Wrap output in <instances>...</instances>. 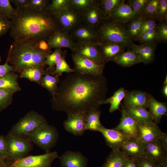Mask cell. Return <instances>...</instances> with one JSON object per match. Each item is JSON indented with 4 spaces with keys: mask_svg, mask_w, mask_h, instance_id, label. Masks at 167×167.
<instances>
[{
    "mask_svg": "<svg viewBox=\"0 0 167 167\" xmlns=\"http://www.w3.org/2000/svg\"><path fill=\"white\" fill-rule=\"evenodd\" d=\"M17 11V9L13 7L9 0H0V15L8 19H11Z\"/></svg>",
    "mask_w": 167,
    "mask_h": 167,
    "instance_id": "obj_39",
    "label": "cell"
},
{
    "mask_svg": "<svg viewBox=\"0 0 167 167\" xmlns=\"http://www.w3.org/2000/svg\"><path fill=\"white\" fill-rule=\"evenodd\" d=\"M121 112L120 122L114 128L122 132L130 138L136 139L137 122L122 109Z\"/></svg>",
    "mask_w": 167,
    "mask_h": 167,
    "instance_id": "obj_20",
    "label": "cell"
},
{
    "mask_svg": "<svg viewBox=\"0 0 167 167\" xmlns=\"http://www.w3.org/2000/svg\"><path fill=\"white\" fill-rule=\"evenodd\" d=\"M99 48L105 63L110 61L125 51L123 45L112 42H103L98 43Z\"/></svg>",
    "mask_w": 167,
    "mask_h": 167,
    "instance_id": "obj_18",
    "label": "cell"
},
{
    "mask_svg": "<svg viewBox=\"0 0 167 167\" xmlns=\"http://www.w3.org/2000/svg\"><path fill=\"white\" fill-rule=\"evenodd\" d=\"M53 13L62 30L67 33L82 22L81 12L71 6L64 10Z\"/></svg>",
    "mask_w": 167,
    "mask_h": 167,
    "instance_id": "obj_12",
    "label": "cell"
},
{
    "mask_svg": "<svg viewBox=\"0 0 167 167\" xmlns=\"http://www.w3.org/2000/svg\"><path fill=\"white\" fill-rule=\"evenodd\" d=\"M37 46L40 50L42 51H48L51 50L47 42L44 40H41L39 41Z\"/></svg>",
    "mask_w": 167,
    "mask_h": 167,
    "instance_id": "obj_55",
    "label": "cell"
},
{
    "mask_svg": "<svg viewBox=\"0 0 167 167\" xmlns=\"http://www.w3.org/2000/svg\"><path fill=\"white\" fill-rule=\"evenodd\" d=\"M64 53L61 48H57L55 49L53 52L47 56L45 61L44 65L48 66L49 67L47 70L49 73H51L54 71V66L60 60Z\"/></svg>",
    "mask_w": 167,
    "mask_h": 167,
    "instance_id": "obj_36",
    "label": "cell"
},
{
    "mask_svg": "<svg viewBox=\"0 0 167 167\" xmlns=\"http://www.w3.org/2000/svg\"><path fill=\"white\" fill-rule=\"evenodd\" d=\"M70 6L69 0H52L51 3H48L46 9L56 13L64 10Z\"/></svg>",
    "mask_w": 167,
    "mask_h": 167,
    "instance_id": "obj_42",
    "label": "cell"
},
{
    "mask_svg": "<svg viewBox=\"0 0 167 167\" xmlns=\"http://www.w3.org/2000/svg\"><path fill=\"white\" fill-rule=\"evenodd\" d=\"M58 157L56 152L38 155L27 156L11 162L6 163L7 167H51Z\"/></svg>",
    "mask_w": 167,
    "mask_h": 167,
    "instance_id": "obj_8",
    "label": "cell"
},
{
    "mask_svg": "<svg viewBox=\"0 0 167 167\" xmlns=\"http://www.w3.org/2000/svg\"><path fill=\"white\" fill-rule=\"evenodd\" d=\"M122 167H137L135 160L129 157L124 162Z\"/></svg>",
    "mask_w": 167,
    "mask_h": 167,
    "instance_id": "obj_56",
    "label": "cell"
},
{
    "mask_svg": "<svg viewBox=\"0 0 167 167\" xmlns=\"http://www.w3.org/2000/svg\"><path fill=\"white\" fill-rule=\"evenodd\" d=\"M0 167H7L6 162V163L5 164L3 165H2Z\"/></svg>",
    "mask_w": 167,
    "mask_h": 167,
    "instance_id": "obj_62",
    "label": "cell"
},
{
    "mask_svg": "<svg viewBox=\"0 0 167 167\" xmlns=\"http://www.w3.org/2000/svg\"><path fill=\"white\" fill-rule=\"evenodd\" d=\"M157 36L158 42H166L167 41V21H161L157 26Z\"/></svg>",
    "mask_w": 167,
    "mask_h": 167,
    "instance_id": "obj_48",
    "label": "cell"
},
{
    "mask_svg": "<svg viewBox=\"0 0 167 167\" xmlns=\"http://www.w3.org/2000/svg\"><path fill=\"white\" fill-rule=\"evenodd\" d=\"M159 167H167V161L158 165Z\"/></svg>",
    "mask_w": 167,
    "mask_h": 167,
    "instance_id": "obj_59",
    "label": "cell"
},
{
    "mask_svg": "<svg viewBox=\"0 0 167 167\" xmlns=\"http://www.w3.org/2000/svg\"><path fill=\"white\" fill-rule=\"evenodd\" d=\"M157 26L156 19L146 18L143 22L135 41H137L141 36L147 31L155 28Z\"/></svg>",
    "mask_w": 167,
    "mask_h": 167,
    "instance_id": "obj_46",
    "label": "cell"
},
{
    "mask_svg": "<svg viewBox=\"0 0 167 167\" xmlns=\"http://www.w3.org/2000/svg\"><path fill=\"white\" fill-rule=\"evenodd\" d=\"M14 92L3 89H0V112L6 109L12 102Z\"/></svg>",
    "mask_w": 167,
    "mask_h": 167,
    "instance_id": "obj_41",
    "label": "cell"
},
{
    "mask_svg": "<svg viewBox=\"0 0 167 167\" xmlns=\"http://www.w3.org/2000/svg\"><path fill=\"white\" fill-rule=\"evenodd\" d=\"M157 19L160 21H167V0H160Z\"/></svg>",
    "mask_w": 167,
    "mask_h": 167,
    "instance_id": "obj_49",
    "label": "cell"
},
{
    "mask_svg": "<svg viewBox=\"0 0 167 167\" xmlns=\"http://www.w3.org/2000/svg\"><path fill=\"white\" fill-rule=\"evenodd\" d=\"M38 42L30 40L14 41L7 59L13 71L20 72L26 69L45 66L46 57L52 51L40 50L37 46Z\"/></svg>",
    "mask_w": 167,
    "mask_h": 167,
    "instance_id": "obj_3",
    "label": "cell"
},
{
    "mask_svg": "<svg viewBox=\"0 0 167 167\" xmlns=\"http://www.w3.org/2000/svg\"><path fill=\"white\" fill-rule=\"evenodd\" d=\"M72 58L75 72L83 75L98 76L103 75L105 65L97 64L91 60L73 53Z\"/></svg>",
    "mask_w": 167,
    "mask_h": 167,
    "instance_id": "obj_10",
    "label": "cell"
},
{
    "mask_svg": "<svg viewBox=\"0 0 167 167\" xmlns=\"http://www.w3.org/2000/svg\"><path fill=\"white\" fill-rule=\"evenodd\" d=\"M126 92L123 88H120L114 93L112 96L103 101L101 105L109 104V111L111 113L119 109L121 102L125 97Z\"/></svg>",
    "mask_w": 167,
    "mask_h": 167,
    "instance_id": "obj_32",
    "label": "cell"
},
{
    "mask_svg": "<svg viewBox=\"0 0 167 167\" xmlns=\"http://www.w3.org/2000/svg\"><path fill=\"white\" fill-rule=\"evenodd\" d=\"M157 43L142 44L137 45L133 43L130 48L139 56L140 62L147 64L154 60Z\"/></svg>",
    "mask_w": 167,
    "mask_h": 167,
    "instance_id": "obj_23",
    "label": "cell"
},
{
    "mask_svg": "<svg viewBox=\"0 0 167 167\" xmlns=\"http://www.w3.org/2000/svg\"><path fill=\"white\" fill-rule=\"evenodd\" d=\"M86 112L67 114V118L63 123L66 131L75 136H82L86 130L85 117Z\"/></svg>",
    "mask_w": 167,
    "mask_h": 167,
    "instance_id": "obj_14",
    "label": "cell"
},
{
    "mask_svg": "<svg viewBox=\"0 0 167 167\" xmlns=\"http://www.w3.org/2000/svg\"><path fill=\"white\" fill-rule=\"evenodd\" d=\"M8 156L6 141L5 136L0 135V157L6 159Z\"/></svg>",
    "mask_w": 167,
    "mask_h": 167,
    "instance_id": "obj_51",
    "label": "cell"
},
{
    "mask_svg": "<svg viewBox=\"0 0 167 167\" xmlns=\"http://www.w3.org/2000/svg\"><path fill=\"white\" fill-rule=\"evenodd\" d=\"M124 0H98V4L106 17H109L110 13L116 9Z\"/></svg>",
    "mask_w": 167,
    "mask_h": 167,
    "instance_id": "obj_38",
    "label": "cell"
},
{
    "mask_svg": "<svg viewBox=\"0 0 167 167\" xmlns=\"http://www.w3.org/2000/svg\"><path fill=\"white\" fill-rule=\"evenodd\" d=\"M162 93L165 96L167 97V84H164L162 89Z\"/></svg>",
    "mask_w": 167,
    "mask_h": 167,
    "instance_id": "obj_58",
    "label": "cell"
},
{
    "mask_svg": "<svg viewBox=\"0 0 167 167\" xmlns=\"http://www.w3.org/2000/svg\"><path fill=\"white\" fill-rule=\"evenodd\" d=\"M113 61L124 67L131 66L141 62L138 55L130 49L123 52L114 59Z\"/></svg>",
    "mask_w": 167,
    "mask_h": 167,
    "instance_id": "obj_29",
    "label": "cell"
},
{
    "mask_svg": "<svg viewBox=\"0 0 167 167\" xmlns=\"http://www.w3.org/2000/svg\"><path fill=\"white\" fill-rule=\"evenodd\" d=\"M98 43H76L75 49L73 53L86 58L97 64L105 65V63L99 48Z\"/></svg>",
    "mask_w": 167,
    "mask_h": 167,
    "instance_id": "obj_13",
    "label": "cell"
},
{
    "mask_svg": "<svg viewBox=\"0 0 167 167\" xmlns=\"http://www.w3.org/2000/svg\"><path fill=\"white\" fill-rule=\"evenodd\" d=\"M59 76L58 75H55L54 76L51 75L47 70L44 71L42 77L41 84L46 89L52 96L57 91L58 87V84L59 80Z\"/></svg>",
    "mask_w": 167,
    "mask_h": 167,
    "instance_id": "obj_33",
    "label": "cell"
},
{
    "mask_svg": "<svg viewBox=\"0 0 167 167\" xmlns=\"http://www.w3.org/2000/svg\"><path fill=\"white\" fill-rule=\"evenodd\" d=\"M144 155L151 158L158 165L167 161V152L158 139L143 145Z\"/></svg>",
    "mask_w": 167,
    "mask_h": 167,
    "instance_id": "obj_22",
    "label": "cell"
},
{
    "mask_svg": "<svg viewBox=\"0 0 167 167\" xmlns=\"http://www.w3.org/2000/svg\"><path fill=\"white\" fill-rule=\"evenodd\" d=\"M47 122L43 116L31 111L13 125L9 133L15 135L25 137L43 124Z\"/></svg>",
    "mask_w": 167,
    "mask_h": 167,
    "instance_id": "obj_7",
    "label": "cell"
},
{
    "mask_svg": "<svg viewBox=\"0 0 167 167\" xmlns=\"http://www.w3.org/2000/svg\"><path fill=\"white\" fill-rule=\"evenodd\" d=\"M104 137L106 144L112 149H120L129 138L122 132L114 128L109 129L103 125L99 129Z\"/></svg>",
    "mask_w": 167,
    "mask_h": 167,
    "instance_id": "obj_15",
    "label": "cell"
},
{
    "mask_svg": "<svg viewBox=\"0 0 167 167\" xmlns=\"http://www.w3.org/2000/svg\"><path fill=\"white\" fill-rule=\"evenodd\" d=\"M1 61V57H0V62Z\"/></svg>",
    "mask_w": 167,
    "mask_h": 167,
    "instance_id": "obj_63",
    "label": "cell"
},
{
    "mask_svg": "<svg viewBox=\"0 0 167 167\" xmlns=\"http://www.w3.org/2000/svg\"><path fill=\"white\" fill-rule=\"evenodd\" d=\"M96 0H69L70 6L82 12L93 6Z\"/></svg>",
    "mask_w": 167,
    "mask_h": 167,
    "instance_id": "obj_43",
    "label": "cell"
},
{
    "mask_svg": "<svg viewBox=\"0 0 167 167\" xmlns=\"http://www.w3.org/2000/svg\"><path fill=\"white\" fill-rule=\"evenodd\" d=\"M10 2L13 3L16 7L17 9L27 7L28 0H11Z\"/></svg>",
    "mask_w": 167,
    "mask_h": 167,
    "instance_id": "obj_54",
    "label": "cell"
},
{
    "mask_svg": "<svg viewBox=\"0 0 167 167\" xmlns=\"http://www.w3.org/2000/svg\"><path fill=\"white\" fill-rule=\"evenodd\" d=\"M136 140L143 145L158 139L164 134L158 124L153 122H137Z\"/></svg>",
    "mask_w": 167,
    "mask_h": 167,
    "instance_id": "obj_11",
    "label": "cell"
},
{
    "mask_svg": "<svg viewBox=\"0 0 167 167\" xmlns=\"http://www.w3.org/2000/svg\"><path fill=\"white\" fill-rule=\"evenodd\" d=\"M165 151L167 152V133H164L163 136L158 139Z\"/></svg>",
    "mask_w": 167,
    "mask_h": 167,
    "instance_id": "obj_57",
    "label": "cell"
},
{
    "mask_svg": "<svg viewBox=\"0 0 167 167\" xmlns=\"http://www.w3.org/2000/svg\"><path fill=\"white\" fill-rule=\"evenodd\" d=\"M82 22L95 28L106 17L98 0L92 6L81 12Z\"/></svg>",
    "mask_w": 167,
    "mask_h": 167,
    "instance_id": "obj_21",
    "label": "cell"
},
{
    "mask_svg": "<svg viewBox=\"0 0 167 167\" xmlns=\"http://www.w3.org/2000/svg\"><path fill=\"white\" fill-rule=\"evenodd\" d=\"M17 74L13 71L0 77V89L9 90L14 93L21 90L17 81Z\"/></svg>",
    "mask_w": 167,
    "mask_h": 167,
    "instance_id": "obj_30",
    "label": "cell"
},
{
    "mask_svg": "<svg viewBox=\"0 0 167 167\" xmlns=\"http://www.w3.org/2000/svg\"><path fill=\"white\" fill-rule=\"evenodd\" d=\"M95 29L99 42H114L129 48L134 43L127 33L126 24L118 22L110 17L104 19Z\"/></svg>",
    "mask_w": 167,
    "mask_h": 167,
    "instance_id": "obj_4",
    "label": "cell"
},
{
    "mask_svg": "<svg viewBox=\"0 0 167 167\" xmlns=\"http://www.w3.org/2000/svg\"><path fill=\"white\" fill-rule=\"evenodd\" d=\"M149 112L154 122L158 124L163 116L167 112V106L166 103L159 101L154 97L149 95L148 107Z\"/></svg>",
    "mask_w": 167,
    "mask_h": 167,
    "instance_id": "obj_26",
    "label": "cell"
},
{
    "mask_svg": "<svg viewBox=\"0 0 167 167\" xmlns=\"http://www.w3.org/2000/svg\"><path fill=\"white\" fill-rule=\"evenodd\" d=\"M137 41L143 44L157 43L156 42H158L157 38L150 36L146 33H144L142 35Z\"/></svg>",
    "mask_w": 167,
    "mask_h": 167,
    "instance_id": "obj_52",
    "label": "cell"
},
{
    "mask_svg": "<svg viewBox=\"0 0 167 167\" xmlns=\"http://www.w3.org/2000/svg\"><path fill=\"white\" fill-rule=\"evenodd\" d=\"M76 43H98L99 39L95 28L81 22L67 33Z\"/></svg>",
    "mask_w": 167,
    "mask_h": 167,
    "instance_id": "obj_9",
    "label": "cell"
},
{
    "mask_svg": "<svg viewBox=\"0 0 167 167\" xmlns=\"http://www.w3.org/2000/svg\"><path fill=\"white\" fill-rule=\"evenodd\" d=\"M65 56V53H64L61 59L56 65V68L54 71L50 74L52 75H58L61 76L64 72L73 73L75 72V70L71 68L66 62Z\"/></svg>",
    "mask_w": 167,
    "mask_h": 167,
    "instance_id": "obj_40",
    "label": "cell"
},
{
    "mask_svg": "<svg viewBox=\"0 0 167 167\" xmlns=\"http://www.w3.org/2000/svg\"><path fill=\"white\" fill-rule=\"evenodd\" d=\"M5 163V160L0 157V167Z\"/></svg>",
    "mask_w": 167,
    "mask_h": 167,
    "instance_id": "obj_60",
    "label": "cell"
},
{
    "mask_svg": "<svg viewBox=\"0 0 167 167\" xmlns=\"http://www.w3.org/2000/svg\"><path fill=\"white\" fill-rule=\"evenodd\" d=\"M58 158L61 167H87V158L79 151H66Z\"/></svg>",
    "mask_w": 167,
    "mask_h": 167,
    "instance_id": "obj_16",
    "label": "cell"
},
{
    "mask_svg": "<svg viewBox=\"0 0 167 167\" xmlns=\"http://www.w3.org/2000/svg\"><path fill=\"white\" fill-rule=\"evenodd\" d=\"M59 133L54 126L47 122L43 124L25 137L32 143H34L45 153L56 145L59 138Z\"/></svg>",
    "mask_w": 167,
    "mask_h": 167,
    "instance_id": "obj_5",
    "label": "cell"
},
{
    "mask_svg": "<svg viewBox=\"0 0 167 167\" xmlns=\"http://www.w3.org/2000/svg\"><path fill=\"white\" fill-rule=\"evenodd\" d=\"M139 15L124 0L119 6L110 13L109 16L118 22L126 24Z\"/></svg>",
    "mask_w": 167,
    "mask_h": 167,
    "instance_id": "obj_24",
    "label": "cell"
},
{
    "mask_svg": "<svg viewBox=\"0 0 167 167\" xmlns=\"http://www.w3.org/2000/svg\"><path fill=\"white\" fill-rule=\"evenodd\" d=\"M167 76H166L165 78V81H164V84H167Z\"/></svg>",
    "mask_w": 167,
    "mask_h": 167,
    "instance_id": "obj_61",
    "label": "cell"
},
{
    "mask_svg": "<svg viewBox=\"0 0 167 167\" xmlns=\"http://www.w3.org/2000/svg\"><path fill=\"white\" fill-rule=\"evenodd\" d=\"M137 167H159L151 157L142 155L135 159Z\"/></svg>",
    "mask_w": 167,
    "mask_h": 167,
    "instance_id": "obj_45",
    "label": "cell"
},
{
    "mask_svg": "<svg viewBox=\"0 0 167 167\" xmlns=\"http://www.w3.org/2000/svg\"><path fill=\"white\" fill-rule=\"evenodd\" d=\"M149 95L146 92L141 90L126 91L123 105L141 107L146 109L148 107Z\"/></svg>",
    "mask_w": 167,
    "mask_h": 167,
    "instance_id": "obj_19",
    "label": "cell"
},
{
    "mask_svg": "<svg viewBox=\"0 0 167 167\" xmlns=\"http://www.w3.org/2000/svg\"><path fill=\"white\" fill-rule=\"evenodd\" d=\"M17 10L16 14L10 20V35L14 41H46L55 32L62 30L54 14L50 11H36L27 7Z\"/></svg>",
    "mask_w": 167,
    "mask_h": 167,
    "instance_id": "obj_2",
    "label": "cell"
},
{
    "mask_svg": "<svg viewBox=\"0 0 167 167\" xmlns=\"http://www.w3.org/2000/svg\"><path fill=\"white\" fill-rule=\"evenodd\" d=\"M148 0H129L127 3L137 14H142Z\"/></svg>",
    "mask_w": 167,
    "mask_h": 167,
    "instance_id": "obj_44",
    "label": "cell"
},
{
    "mask_svg": "<svg viewBox=\"0 0 167 167\" xmlns=\"http://www.w3.org/2000/svg\"><path fill=\"white\" fill-rule=\"evenodd\" d=\"M123 109L128 115L139 122H153L149 111L146 109L138 107L122 105Z\"/></svg>",
    "mask_w": 167,
    "mask_h": 167,
    "instance_id": "obj_27",
    "label": "cell"
},
{
    "mask_svg": "<svg viewBox=\"0 0 167 167\" xmlns=\"http://www.w3.org/2000/svg\"><path fill=\"white\" fill-rule=\"evenodd\" d=\"M44 67H33L24 70L20 72V77L41 84V79L44 73Z\"/></svg>",
    "mask_w": 167,
    "mask_h": 167,
    "instance_id": "obj_35",
    "label": "cell"
},
{
    "mask_svg": "<svg viewBox=\"0 0 167 167\" xmlns=\"http://www.w3.org/2000/svg\"><path fill=\"white\" fill-rule=\"evenodd\" d=\"M129 157L120 149H112L101 167H122Z\"/></svg>",
    "mask_w": 167,
    "mask_h": 167,
    "instance_id": "obj_28",
    "label": "cell"
},
{
    "mask_svg": "<svg viewBox=\"0 0 167 167\" xmlns=\"http://www.w3.org/2000/svg\"><path fill=\"white\" fill-rule=\"evenodd\" d=\"M160 0H148L141 15L146 18L157 19Z\"/></svg>",
    "mask_w": 167,
    "mask_h": 167,
    "instance_id": "obj_37",
    "label": "cell"
},
{
    "mask_svg": "<svg viewBox=\"0 0 167 167\" xmlns=\"http://www.w3.org/2000/svg\"><path fill=\"white\" fill-rule=\"evenodd\" d=\"M146 18L142 15L130 20L126 25V29L128 35L132 41L135 40L141 26Z\"/></svg>",
    "mask_w": 167,
    "mask_h": 167,
    "instance_id": "obj_34",
    "label": "cell"
},
{
    "mask_svg": "<svg viewBox=\"0 0 167 167\" xmlns=\"http://www.w3.org/2000/svg\"><path fill=\"white\" fill-rule=\"evenodd\" d=\"M101 113L99 109H92L86 112L85 120L86 130L98 131L102 126L100 121Z\"/></svg>",
    "mask_w": 167,
    "mask_h": 167,
    "instance_id": "obj_31",
    "label": "cell"
},
{
    "mask_svg": "<svg viewBox=\"0 0 167 167\" xmlns=\"http://www.w3.org/2000/svg\"><path fill=\"white\" fill-rule=\"evenodd\" d=\"M8 156L6 163L12 162L28 156L33 148L32 143L25 137L9 133L5 136Z\"/></svg>",
    "mask_w": 167,
    "mask_h": 167,
    "instance_id": "obj_6",
    "label": "cell"
},
{
    "mask_svg": "<svg viewBox=\"0 0 167 167\" xmlns=\"http://www.w3.org/2000/svg\"><path fill=\"white\" fill-rule=\"evenodd\" d=\"M120 149L127 156L135 159L144 155L143 145L136 139L129 138L122 146Z\"/></svg>",
    "mask_w": 167,
    "mask_h": 167,
    "instance_id": "obj_25",
    "label": "cell"
},
{
    "mask_svg": "<svg viewBox=\"0 0 167 167\" xmlns=\"http://www.w3.org/2000/svg\"><path fill=\"white\" fill-rule=\"evenodd\" d=\"M7 60L3 65H0V77L3 76L10 72L13 71V68L8 64Z\"/></svg>",
    "mask_w": 167,
    "mask_h": 167,
    "instance_id": "obj_53",
    "label": "cell"
},
{
    "mask_svg": "<svg viewBox=\"0 0 167 167\" xmlns=\"http://www.w3.org/2000/svg\"><path fill=\"white\" fill-rule=\"evenodd\" d=\"M47 0H28L27 7L36 11H42L45 9L48 4Z\"/></svg>",
    "mask_w": 167,
    "mask_h": 167,
    "instance_id": "obj_47",
    "label": "cell"
},
{
    "mask_svg": "<svg viewBox=\"0 0 167 167\" xmlns=\"http://www.w3.org/2000/svg\"><path fill=\"white\" fill-rule=\"evenodd\" d=\"M11 21L9 19L0 15V37L10 30Z\"/></svg>",
    "mask_w": 167,
    "mask_h": 167,
    "instance_id": "obj_50",
    "label": "cell"
},
{
    "mask_svg": "<svg viewBox=\"0 0 167 167\" xmlns=\"http://www.w3.org/2000/svg\"><path fill=\"white\" fill-rule=\"evenodd\" d=\"M46 41L50 49L66 48L70 49L72 52L74 51L76 45L69 34L62 30L55 32Z\"/></svg>",
    "mask_w": 167,
    "mask_h": 167,
    "instance_id": "obj_17",
    "label": "cell"
},
{
    "mask_svg": "<svg viewBox=\"0 0 167 167\" xmlns=\"http://www.w3.org/2000/svg\"><path fill=\"white\" fill-rule=\"evenodd\" d=\"M107 91V81L103 75H83L75 71L60 82L51 100L52 107L67 115L99 109Z\"/></svg>",
    "mask_w": 167,
    "mask_h": 167,
    "instance_id": "obj_1",
    "label": "cell"
}]
</instances>
